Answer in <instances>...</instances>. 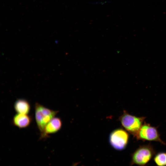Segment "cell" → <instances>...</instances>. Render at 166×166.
<instances>
[{
    "mask_svg": "<svg viewBox=\"0 0 166 166\" xmlns=\"http://www.w3.org/2000/svg\"><path fill=\"white\" fill-rule=\"evenodd\" d=\"M34 109L35 120L41 137L47 124L55 117L58 111L50 109L38 103L35 104Z\"/></svg>",
    "mask_w": 166,
    "mask_h": 166,
    "instance_id": "cell-1",
    "label": "cell"
},
{
    "mask_svg": "<svg viewBox=\"0 0 166 166\" xmlns=\"http://www.w3.org/2000/svg\"><path fill=\"white\" fill-rule=\"evenodd\" d=\"M145 117H137L124 110L119 120L123 127L134 137H136L143 124Z\"/></svg>",
    "mask_w": 166,
    "mask_h": 166,
    "instance_id": "cell-2",
    "label": "cell"
},
{
    "mask_svg": "<svg viewBox=\"0 0 166 166\" xmlns=\"http://www.w3.org/2000/svg\"><path fill=\"white\" fill-rule=\"evenodd\" d=\"M155 154V151L151 144L140 146L132 154L130 165H145L150 161Z\"/></svg>",
    "mask_w": 166,
    "mask_h": 166,
    "instance_id": "cell-3",
    "label": "cell"
},
{
    "mask_svg": "<svg viewBox=\"0 0 166 166\" xmlns=\"http://www.w3.org/2000/svg\"><path fill=\"white\" fill-rule=\"evenodd\" d=\"M137 140L153 141L166 144L160 138L157 127L144 122L136 137Z\"/></svg>",
    "mask_w": 166,
    "mask_h": 166,
    "instance_id": "cell-4",
    "label": "cell"
},
{
    "mask_svg": "<svg viewBox=\"0 0 166 166\" xmlns=\"http://www.w3.org/2000/svg\"><path fill=\"white\" fill-rule=\"evenodd\" d=\"M129 135L125 130L121 128L114 130L110 134L109 141L111 146L118 150H122L128 144Z\"/></svg>",
    "mask_w": 166,
    "mask_h": 166,
    "instance_id": "cell-5",
    "label": "cell"
},
{
    "mask_svg": "<svg viewBox=\"0 0 166 166\" xmlns=\"http://www.w3.org/2000/svg\"><path fill=\"white\" fill-rule=\"evenodd\" d=\"M62 124L61 120L59 118L54 117L46 125L43 135L40 138H47L49 134L56 133L60 129Z\"/></svg>",
    "mask_w": 166,
    "mask_h": 166,
    "instance_id": "cell-6",
    "label": "cell"
},
{
    "mask_svg": "<svg viewBox=\"0 0 166 166\" xmlns=\"http://www.w3.org/2000/svg\"><path fill=\"white\" fill-rule=\"evenodd\" d=\"M32 122L31 117L26 114L17 113L13 118V124L20 128L28 127Z\"/></svg>",
    "mask_w": 166,
    "mask_h": 166,
    "instance_id": "cell-7",
    "label": "cell"
},
{
    "mask_svg": "<svg viewBox=\"0 0 166 166\" xmlns=\"http://www.w3.org/2000/svg\"><path fill=\"white\" fill-rule=\"evenodd\" d=\"M14 107L18 113L28 114L30 110V106L29 102L23 99L17 100L14 103Z\"/></svg>",
    "mask_w": 166,
    "mask_h": 166,
    "instance_id": "cell-8",
    "label": "cell"
},
{
    "mask_svg": "<svg viewBox=\"0 0 166 166\" xmlns=\"http://www.w3.org/2000/svg\"><path fill=\"white\" fill-rule=\"evenodd\" d=\"M154 160L158 166H166V152H160L158 153L155 156Z\"/></svg>",
    "mask_w": 166,
    "mask_h": 166,
    "instance_id": "cell-9",
    "label": "cell"
}]
</instances>
